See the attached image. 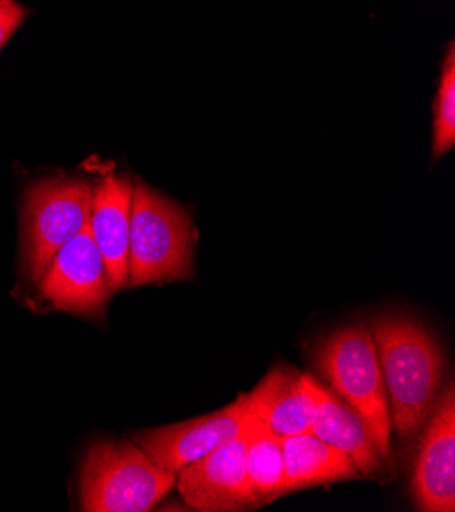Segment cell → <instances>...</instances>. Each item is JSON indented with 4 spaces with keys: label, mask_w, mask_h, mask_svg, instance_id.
<instances>
[{
    "label": "cell",
    "mask_w": 455,
    "mask_h": 512,
    "mask_svg": "<svg viewBox=\"0 0 455 512\" xmlns=\"http://www.w3.org/2000/svg\"><path fill=\"white\" fill-rule=\"evenodd\" d=\"M29 11L17 0H0V49H3L15 31L23 25Z\"/></svg>",
    "instance_id": "16"
},
{
    "label": "cell",
    "mask_w": 455,
    "mask_h": 512,
    "mask_svg": "<svg viewBox=\"0 0 455 512\" xmlns=\"http://www.w3.org/2000/svg\"><path fill=\"white\" fill-rule=\"evenodd\" d=\"M245 468L258 502L284 494L282 437L264 425L254 413H251L249 441L245 449Z\"/></svg>",
    "instance_id": "14"
},
{
    "label": "cell",
    "mask_w": 455,
    "mask_h": 512,
    "mask_svg": "<svg viewBox=\"0 0 455 512\" xmlns=\"http://www.w3.org/2000/svg\"><path fill=\"white\" fill-rule=\"evenodd\" d=\"M56 309L82 317H100L111 298L105 260L88 225L49 262L37 282Z\"/></svg>",
    "instance_id": "6"
},
{
    "label": "cell",
    "mask_w": 455,
    "mask_h": 512,
    "mask_svg": "<svg viewBox=\"0 0 455 512\" xmlns=\"http://www.w3.org/2000/svg\"><path fill=\"white\" fill-rule=\"evenodd\" d=\"M249 427L251 408L245 427L233 439L178 472V490L192 508L229 512L260 504L245 468Z\"/></svg>",
    "instance_id": "7"
},
{
    "label": "cell",
    "mask_w": 455,
    "mask_h": 512,
    "mask_svg": "<svg viewBox=\"0 0 455 512\" xmlns=\"http://www.w3.org/2000/svg\"><path fill=\"white\" fill-rule=\"evenodd\" d=\"M194 227L186 211L145 184L131 194L127 286L186 280L192 274Z\"/></svg>",
    "instance_id": "2"
},
{
    "label": "cell",
    "mask_w": 455,
    "mask_h": 512,
    "mask_svg": "<svg viewBox=\"0 0 455 512\" xmlns=\"http://www.w3.org/2000/svg\"><path fill=\"white\" fill-rule=\"evenodd\" d=\"M390 406V423L402 441H413L441 396L445 357L421 323L382 315L370 325Z\"/></svg>",
    "instance_id": "1"
},
{
    "label": "cell",
    "mask_w": 455,
    "mask_h": 512,
    "mask_svg": "<svg viewBox=\"0 0 455 512\" xmlns=\"http://www.w3.org/2000/svg\"><path fill=\"white\" fill-rule=\"evenodd\" d=\"M313 392L315 417L311 431L325 443L343 451L356 466L358 474L374 476L384 459L380 457L362 417L343 398L333 390H327L317 380H313Z\"/></svg>",
    "instance_id": "12"
},
{
    "label": "cell",
    "mask_w": 455,
    "mask_h": 512,
    "mask_svg": "<svg viewBox=\"0 0 455 512\" xmlns=\"http://www.w3.org/2000/svg\"><path fill=\"white\" fill-rule=\"evenodd\" d=\"M176 474L151 462L137 443L103 441L88 449L80 474L86 512H143L174 486Z\"/></svg>",
    "instance_id": "4"
},
{
    "label": "cell",
    "mask_w": 455,
    "mask_h": 512,
    "mask_svg": "<svg viewBox=\"0 0 455 512\" xmlns=\"http://www.w3.org/2000/svg\"><path fill=\"white\" fill-rule=\"evenodd\" d=\"M313 380L290 366H276L245 398L251 413L276 435L307 433L315 417Z\"/></svg>",
    "instance_id": "11"
},
{
    "label": "cell",
    "mask_w": 455,
    "mask_h": 512,
    "mask_svg": "<svg viewBox=\"0 0 455 512\" xmlns=\"http://www.w3.org/2000/svg\"><path fill=\"white\" fill-rule=\"evenodd\" d=\"M249 404L245 394L213 415L168 425L135 435V443L151 462L166 472L178 474L188 464L233 439L247 423Z\"/></svg>",
    "instance_id": "8"
},
{
    "label": "cell",
    "mask_w": 455,
    "mask_h": 512,
    "mask_svg": "<svg viewBox=\"0 0 455 512\" xmlns=\"http://www.w3.org/2000/svg\"><path fill=\"white\" fill-rule=\"evenodd\" d=\"M413 472V498L419 510H455V392L453 384L439 396L427 419Z\"/></svg>",
    "instance_id": "9"
},
{
    "label": "cell",
    "mask_w": 455,
    "mask_h": 512,
    "mask_svg": "<svg viewBox=\"0 0 455 512\" xmlns=\"http://www.w3.org/2000/svg\"><path fill=\"white\" fill-rule=\"evenodd\" d=\"M131 194L133 184L121 176H107L92 188L88 229L105 260L111 292L127 286Z\"/></svg>",
    "instance_id": "10"
},
{
    "label": "cell",
    "mask_w": 455,
    "mask_h": 512,
    "mask_svg": "<svg viewBox=\"0 0 455 512\" xmlns=\"http://www.w3.org/2000/svg\"><path fill=\"white\" fill-rule=\"evenodd\" d=\"M317 362L333 392L366 423L384 462L390 455V406L372 331L366 323L331 333L317 349Z\"/></svg>",
    "instance_id": "3"
},
{
    "label": "cell",
    "mask_w": 455,
    "mask_h": 512,
    "mask_svg": "<svg viewBox=\"0 0 455 512\" xmlns=\"http://www.w3.org/2000/svg\"><path fill=\"white\" fill-rule=\"evenodd\" d=\"M284 494L317 484L351 480L358 476L351 459L313 431L282 437Z\"/></svg>",
    "instance_id": "13"
},
{
    "label": "cell",
    "mask_w": 455,
    "mask_h": 512,
    "mask_svg": "<svg viewBox=\"0 0 455 512\" xmlns=\"http://www.w3.org/2000/svg\"><path fill=\"white\" fill-rule=\"evenodd\" d=\"M455 145V54L453 43L447 47V56L441 70L439 90L435 98L433 119V158H443Z\"/></svg>",
    "instance_id": "15"
},
{
    "label": "cell",
    "mask_w": 455,
    "mask_h": 512,
    "mask_svg": "<svg viewBox=\"0 0 455 512\" xmlns=\"http://www.w3.org/2000/svg\"><path fill=\"white\" fill-rule=\"evenodd\" d=\"M92 186L80 178H47L31 184L23 200V270L39 282L54 255L90 219Z\"/></svg>",
    "instance_id": "5"
}]
</instances>
